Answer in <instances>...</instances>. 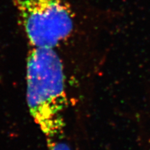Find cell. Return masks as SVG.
<instances>
[{
  "instance_id": "cell-1",
  "label": "cell",
  "mask_w": 150,
  "mask_h": 150,
  "mask_svg": "<svg viewBox=\"0 0 150 150\" xmlns=\"http://www.w3.org/2000/svg\"><path fill=\"white\" fill-rule=\"evenodd\" d=\"M29 112L46 139L62 137L67 107L63 63L54 49L32 47L27 62Z\"/></svg>"
},
{
  "instance_id": "cell-2",
  "label": "cell",
  "mask_w": 150,
  "mask_h": 150,
  "mask_svg": "<svg viewBox=\"0 0 150 150\" xmlns=\"http://www.w3.org/2000/svg\"><path fill=\"white\" fill-rule=\"evenodd\" d=\"M32 47L54 49L70 37L74 16L68 0H14Z\"/></svg>"
},
{
  "instance_id": "cell-3",
  "label": "cell",
  "mask_w": 150,
  "mask_h": 150,
  "mask_svg": "<svg viewBox=\"0 0 150 150\" xmlns=\"http://www.w3.org/2000/svg\"><path fill=\"white\" fill-rule=\"evenodd\" d=\"M49 150H71L69 145L62 139V137L47 139Z\"/></svg>"
}]
</instances>
